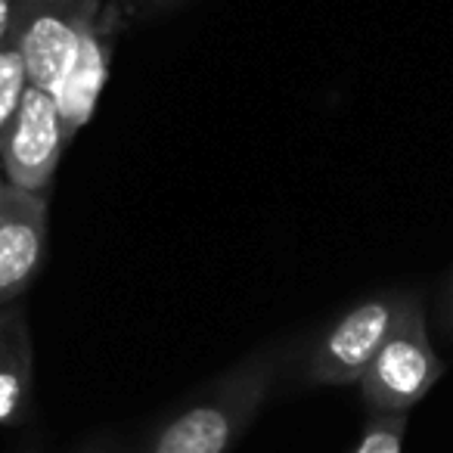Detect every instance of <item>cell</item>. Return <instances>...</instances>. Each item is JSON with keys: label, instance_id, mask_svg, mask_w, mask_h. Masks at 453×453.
I'll list each match as a JSON object with an SVG mask.
<instances>
[{"label": "cell", "instance_id": "cell-10", "mask_svg": "<svg viewBox=\"0 0 453 453\" xmlns=\"http://www.w3.org/2000/svg\"><path fill=\"white\" fill-rule=\"evenodd\" d=\"M403 432H407V413L401 416H372L366 422L360 444L354 453H401Z\"/></svg>", "mask_w": 453, "mask_h": 453}, {"label": "cell", "instance_id": "cell-12", "mask_svg": "<svg viewBox=\"0 0 453 453\" xmlns=\"http://www.w3.org/2000/svg\"><path fill=\"white\" fill-rule=\"evenodd\" d=\"M10 19H13V0H0V44L10 35Z\"/></svg>", "mask_w": 453, "mask_h": 453}, {"label": "cell", "instance_id": "cell-2", "mask_svg": "<svg viewBox=\"0 0 453 453\" xmlns=\"http://www.w3.org/2000/svg\"><path fill=\"white\" fill-rule=\"evenodd\" d=\"M444 376V360L432 348L422 304L410 302L397 326L360 372L357 388L372 416H401Z\"/></svg>", "mask_w": 453, "mask_h": 453}, {"label": "cell", "instance_id": "cell-1", "mask_svg": "<svg viewBox=\"0 0 453 453\" xmlns=\"http://www.w3.org/2000/svg\"><path fill=\"white\" fill-rule=\"evenodd\" d=\"M280 364L283 357L273 348L240 360L199 397L158 422L140 453H230L271 395Z\"/></svg>", "mask_w": 453, "mask_h": 453}, {"label": "cell", "instance_id": "cell-3", "mask_svg": "<svg viewBox=\"0 0 453 453\" xmlns=\"http://www.w3.org/2000/svg\"><path fill=\"white\" fill-rule=\"evenodd\" d=\"M413 298L416 296L410 292H379L354 304L314 345L304 366V379L311 385H357L360 372L379 354Z\"/></svg>", "mask_w": 453, "mask_h": 453}, {"label": "cell", "instance_id": "cell-8", "mask_svg": "<svg viewBox=\"0 0 453 453\" xmlns=\"http://www.w3.org/2000/svg\"><path fill=\"white\" fill-rule=\"evenodd\" d=\"M35 354L22 302L0 304V426L13 428L32 407Z\"/></svg>", "mask_w": 453, "mask_h": 453}, {"label": "cell", "instance_id": "cell-9", "mask_svg": "<svg viewBox=\"0 0 453 453\" xmlns=\"http://www.w3.org/2000/svg\"><path fill=\"white\" fill-rule=\"evenodd\" d=\"M28 69L26 59L19 53V44H16L13 35L4 38L0 44V140L7 134L10 121H13L16 109H19L22 96L28 90Z\"/></svg>", "mask_w": 453, "mask_h": 453}, {"label": "cell", "instance_id": "cell-7", "mask_svg": "<svg viewBox=\"0 0 453 453\" xmlns=\"http://www.w3.org/2000/svg\"><path fill=\"white\" fill-rule=\"evenodd\" d=\"M119 26V13L112 10V4H106L100 19H94L78 35L75 47L65 59L63 75H59V84L53 88V100H57L59 115H63L69 143L88 125L96 103H100V94L109 78V59H112V32Z\"/></svg>", "mask_w": 453, "mask_h": 453}, {"label": "cell", "instance_id": "cell-11", "mask_svg": "<svg viewBox=\"0 0 453 453\" xmlns=\"http://www.w3.org/2000/svg\"><path fill=\"white\" fill-rule=\"evenodd\" d=\"M112 10L119 13V19L125 16H156L165 13V10H174L180 7L183 0H109Z\"/></svg>", "mask_w": 453, "mask_h": 453}, {"label": "cell", "instance_id": "cell-13", "mask_svg": "<svg viewBox=\"0 0 453 453\" xmlns=\"http://www.w3.org/2000/svg\"><path fill=\"white\" fill-rule=\"evenodd\" d=\"M7 174H4V158H0V202H4V193H7Z\"/></svg>", "mask_w": 453, "mask_h": 453}, {"label": "cell", "instance_id": "cell-4", "mask_svg": "<svg viewBox=\"0 0 453 453\" xmlns=\"http://www.w3.org/2000/svg\"><path fill=\"white\" fill-rule=\"evenodd\" d=\"M103 7V0H13L10 35L26 59L28 81L53 94L78 35L100 19Z\"/></svg>", "mask_w": 453, "mask_h": 453}, {"label": "cell", "instance_id": "cell-6", "mask_svg": "<svg viewBox=\"0 0 453 453\" xmlns=\"http://www.w3.org/2000/svg\"><path fill=\"white\" fill-rule=\"evenodd\" d=\"M50 193L7 187L0 202V304L19 302L47 249Z\"/></svg>", "mask_w": 453, "mask_h": 453}, {"label": "cell", "instance_id": "cell-5", "mask_svg": "<svg viewBox=\"0 0 453 453\" xmlns=\"http://www.w3.org/2000/svg\"><path fill=\"white\" fill-rule=\"evenodd\" d=\"M65 146V127L50 90L28 84L7 134L0 140V158L7 183L28 193H50Z\"/></svg>", "mask_w": 453, "mask_h": 453}, {"label": "cell", "instance_id": "cell-15", "mask_svg": "<svg viewBox=\"0 0 453 453\" xmlns=\"http://www.w3.org/2000/svg\"><path fill=\"white\" fill-rule=\"evenodd\" d=\"M81 453H106V450H81Z\"/></svg>", "mask_w": 453, "mask_h": 453}, {"label": "cell", "instance_id": "cell-14", "mask_svg": "<svg viewBox=\"0 0 453 453\" xmlns=\"http://www.w3.org/2000/svg\"><path fill=\"white\" fill-rule=\"evenodd\" d=\"M447 311H450V320H453V280H450V292H447Z\"/></svg>", "mask_w": 453, "mask_h": 453}]
</instances>
